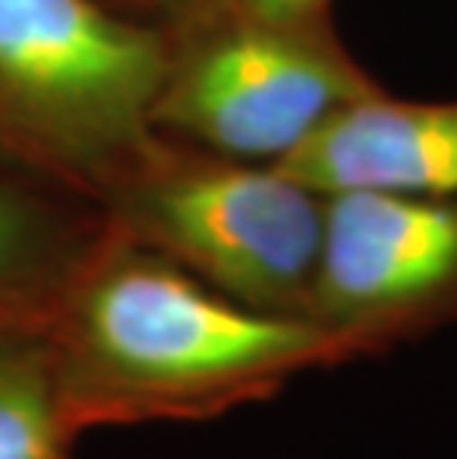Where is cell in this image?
Here are the masks:
<instances>
[{"instance_id":"ba28073f","label":"cell","mask_w":457,"mask_h":459,"mask_svg":"<svg viewBox=\"0 0 457 459\" xmlns=\"http://www.w3.org/2000/svg\"><path fill=\"white\" fill-rule=\"evenodd\" d=\"M81 234L27 193L0 184V311L45 315L90 249Z\"/></svg>"},{"instance_id":"7a4b0ae2","label":"cell","mask_w":457,"mask_h":459,"mask_svg":"<svg viewBox=\"0 0 457 459\" xmlns=\"http://www.w3.org/2000/svg\"><path fill=\"white\" fill-rule=\"evenodd\" d=\"M176 33L107 0H0V143L63 172L125 178L158 149Z\"/></svg>"},{"instance_id":"30bf717a","label":"cell","mask_w":457,"mask_h":459,"mask_svg":"<svg viewBox=\"0 0 457 459\" xmlns=\"http://www.w3.org/2000/svg\"><path fill=\"white\" fill-rule=\"evenodd\" d=\"M238 13L286 27H333V0H232Z\"/></svg>"},{"instance_id":"5b68a950","label":"cell","mask_w":457,"mask_h":459,"mask_svg":"<svg viewBox=\"0 0 457 459\" xmlns=\"http://www.w3.org/2000/svg\"><path fill=\"white\" fill-rule=\"evenodd\" d=\"M309 320L354 361L457 326V199L324 196Z\"/></svg>"},{"instance_id":"52a82bcc","label":"cell","mask_w":457,"mask_h":459,"mask_svg":"<svg viewBox=\"0 0 457 459\" xmlns=\"http://www.w3.org/2000/svg\"><path fill=\"white\" fill-rule=\"evenodd\" d=\"M45 315L0 311V459H72L81 436L63 400Z\"/></svg>"},{"instance_id":"3957f363","label":"cell","mask_w":457,"mask_h":459,"mask_svg":"<svg viewBox=\"0 0 457 459\" xmlns=\"http://www.w3.org/2000/svg\"><path fill=\"white\" fill-rule=\"evenodd\" d=\"M110 229L232 299L309 317L324 196L277 163L158 143L125 178Z\"/></svg>"},{"instance_id":"9c48e42d","label":"cell","mask_w":457,"mask_h":459,"mask_svg":"<svg viewBox=\"0 0 457 459\" xmlns=\"http://www.w3.org/2000/svg\"><path fill=\"white\" fill-rule=\"evenodd\" d=\"M110 6L122 13H145V22L154 27H163L170 33H181L188 27L226 13L232 0H107Z\"/></svg>"},{"instance_id":"8992f818","label":"cell","mask_w":457,"mask_h":459,"mask_svg":"<svg viewBox=\"0 0 457 459\" xmlns=\"http://www.w3.org/2000/svg\"><path fill=\"white\" fill-rule=\"evenodd\" d=\"M321 196L347 190L457 199V101L377 90L342 107L277 163Z\"/></svg>"},{"instance_id":"6da1fadb","label":"cell","mask_w":457,"mask_h":459,"mask_svg":"<svg viewBox=\"0 0 457 459\" xmlns=\"http://www.w3.org/2000/svg\"><path fill=\"white\" fill-rule=\"evenodd\" d=\"M77 433L211 421L354 361L309 317L252 308L107 226L45 315Z\"/></svg>"},{"instance_id":"277c9868","label":"cell","mask_w":457,"mask_h":459,"mask_svg":"<svg viewBox=\"0 0 457 459\" xmlns=\"http://www.w3.org/2000/svg\"><path fill=\"white\" fill-rule=\"evenodd\" d=\"M377 90L336 27L270 24L229 6L176 33L154 128L223 158L282 163Z\"/></svg>"}]
</instances>
